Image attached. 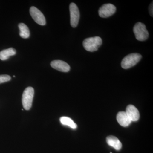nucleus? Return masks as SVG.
Masks as SVG:
<instances>
[{
    "label": "nucleus",
    "mask_w": 153,
    "mask_h": 153,
    "mask_svg": "<svg viewBox=\"0 0 153 153\" xmlns=\"http://www.w3.org/2000/svg\"><path fill=\"white\" fill-rule=\"evenodd\" d=\"M125 112L131 121H137L140 118V115L138 110L132 105L127 107Z\"/></svg>",
    "instance_id": "1a4fd4ad"
},
{
    "label": "nucleus",
    "mask_w": 153,
    "mask_h": 153,
    "mask_svg": "<svg viewBox=\"0 0 153 153\" xmlns=\"http://www.w3.org/2000/svg\"><path fill=\"white\" fill-rule=\"evenodd\" d=\"M34 95V89L33 87H27L24 91L22 102L23 106L26 110H29L32 107Z\"/></svg>",
    "instance_id": "20e7f679"
},
{
    "label": "nucleus",
    "mask_w": 153,
    "mask_h": 153,
    "mask_svg": "<svg viewBox=\"0 0 153 153\" xmlns=\"http://www.w3.org/2000/svg\"><path fill=\"white\" fill-rule=\"evenodd\" d=\"M19 28L20 30L19 35L22 38L27 39L30 36V31L27 26L24 23H20L19 25Z\"/></svg>",
    "instance_id": "ddd939ff"
},
{
    "label": "nucleus",
    "mask_w": 153,
    "mask_h": 153,
    "mask_svg": "<svg viewBox=\"0 0 153 153\" xmlns=\"http://www.w3.org/2000/svg\"><path fill=\"white\" fill-rule=\"evenodd\" d=\"M108 144L114 148L116 150L119 151L121 149L122 145L119 140L113 136H109L106 138Z\"/></svg>",
    "instance_id": "9b49d317"
},
{
    "label": "nucleus",
    "mask_w": 153,
    "mask_h": 153,
    "mask_svg": "<svg viewBox=\"0 0 153 153\" xmlns=\"http://www.w3.org/2000/svg\"><path fill=\"white\" fill-rule=\"evenodd\" d=\"M116 11L115 6L111 4H105L102 6L98 10L100 17L107 18L111 16Z\"/></svg>",
    "instance_id": "0eeeda50"
},
{
    "label": "nucleus",
    "mask_w": 153,
    "mask_h": 153,
    "mask_svg": "<svg viewBox=\"0 0 153 153\" xmlns=\"http://www.w3.org/2000/svg\"><path fill=\"white\" fill-rule=\"evenodd\" d=\"M149 13L150 14L151 16L153 17V2L151 3L149 7Z\"/></svg>",
    "instance_id": "dca6fc26"
},
{
    "label": "nucleus",
    "mask_w": 153,
    "mask_h": 153,
    "mask_svg": "<svg viewBox=\"0 0 153 153\" xmlns=\"http://www.w3.org/2000/svg\"><path fill=\"white\" fill-rule=\"evenodd\" d=\"M16 51L13 48L4 49L0 52V60H5L9 59V57L16 55Z\"/></svg>",
    "instance_id": "f8f14e48"
},
{
    "label": "nucleus",
    "mask_w": 153,
    "mask_h": 153,
    "mask_svg": "<svg viewBox=\"0 0 153 153\" xmlns=\"http://www.w3.org/2000/svg\"><path fill=\"white\" fill-rule=\"evenodd\" d=\"M50 65L52 68L61 72H68L70 70V66L63 60H53L50 63Z\"/></svg>",
    "instance_id": "6e6552de"
},
{
    "label": "nucleus",
    "mask_w": 153,
    "mask_h": 153,
    "mask_svg": "<svg viewBox=\"0 0 153 153\" xmlns=\"http://www.w3.org/2000/svg\"><path fill=\"white\" fill-rule=\"evenodd\" d=\"M60 123L63 125L68 126L74 129L77 128L76 124L70 118L67 117H62L60 118Z\"/></svg>",
    "instance_id": "4468645a"
},
{
    "label": "nucleus",
    "mask_w": 153,
    "mask_h": 153,
    "mask_svg": "<svg viewBox=\"0 0 153 153\" xmlns=\"http://www.w3.org/2000/svg\"><path fill=\"white\" fill-rule=\"evenodd\" d=\"M11 79V77L10 75H7V74L0 75V84L8 82Z\"/></svg>",
    "instance_id": "2eb2a0df"
},
{
    "label": "nucleus",
    "mask_w": 153,
    "mask_h": 153,
    "mask_svg": "<svg viewBox=\"0 0 153 153\" xmlns=\"http://www.w3.org/2000/svg\"><path fill=\"white\" fill-rule=\"evenodd\" d=\"M30 12L31 17L36 23L41 26L46 25V19L44 14L42 13L40 10L33 6L30 7Z\"/></svg>",
    "instance_id": "423d86ee"
},
{
    "label": "nucleus",
    "mask_w": 153,
    "mask_h": 153,
    "mask_svg": "<svg viewBox=\"0 0 153 153\" xmlns=\"http://www.w3.org/2000/svg\"><path fill=\"white\" fill-rule=\"evenodd\" d=\"M142 55L139 53H131L127 55L123 59L121 65L124 69L131 68L138 63L141 59Z\"/></svg>",
    "instance_id": "f03ea898"
},
{
    "label": "nucleus",
    "mask_w": 153,
    "mask_h": 153,
    "mask_svg": "<svg viewBox=\"0 0 153 153\" xmlns=\"http://www.w3.org/2000/svg\"><path fill=\"white\" fill-rule=\"evenodd\" d=\"M70 14V24L73 28L77 27L79 23L80 14L78 7L76 4L71 3L69 5Z\"/></svg>",
    "instance_id": "39448f33"
},
{
    "label": "nucleus",
    "mask_w": 153,
    "mask_h": 153,
    "mask_svg": "<svg viewBox=\"0 0 153 153\" xmlns=\"http://www.w3.org/2000/svg\"><path fill=\"white\" fill-rule=\"evenodd\" d=\"M133 32L138 41H146L149 38V33L146 25L141 22H137L134 26Z\"/></svg>",
    "instance_id": "7ed1b4c3"
},
{
    "label": "nucleus",
    "mask_w": 153,
    "mask_h": 153,
    "mask_svg": "<svg viewBox=\"0 0 153 153\" xmlns=\"http://www.w3.org/2000/svg\"><path fill=\"white\" fill-rule=\"evenodd\" d=\"M117 120L119 124L123 127L128 126L131 122L125 111L119 112L117 116Z\"/></svg>",
    "instance_id": "9d476101"
},
{
    "label": "nucleus",
    "mask_w": 153,
    "mask_h": 153,
    "mask_svg": "<svg viewBox=\"0 0 153 153\" xmlns=\"http://www.w3.org/2000/svg\"><path fill=\"white\" fill-rule=\"evenodd\" d=\"M102 44V40L100 37L95 36L85 39L82 45L86 51L94 52L97 51Z\"/></svg>",
    "instance_id": "f257e3e1"
}]
</instances>
